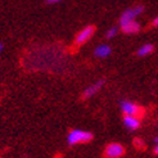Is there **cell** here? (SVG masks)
I'll list each match as a JSON object with an SVG mask.
<instances>
[{
  "mask_svg": "<svg viewBox=\"0 0 158 158\" xmlns=\"http://www.w3.org/2000/svg\"><path fill=\"white\" fill-rule=\"evenodd\" d=\"M110 52L112 50H110V48L108 45L102 44V45H99L95 48V50H94V55H95L97 58H106L110 54Z\"/></svg>",
  "mask_w": 158,
  "mask_h": 158,
  "instance_id": "obj_9",
  "label": "cell"
},
{
  "mask_svg": "<svg viewBox=\"0 0 158 158\" xmlns=\"http://www.w3.org/2000/svg\"><path fill=\"white\" fill-rule=\"evenodd\" d=\"M123 125L129 130H136L140 126V120L138 116H125L123 117Z\"/></svg>",
  "mask_w": 158,
  "mask_h": 158,
  "instance_id": "obj_7",
  "label": "cell"
},
{
  "mask_svg": "<svg viewBox=\"0 0 158 158\" xmlns=\"http://www.w3.org/2000/svg\"><path fill=\"white\" fill-rule=\"evenodd\" d=\"M60 0H48V3H58Z\"/></svg>",
  "mask_w": 158,
  "mask_h": 158,
  "instance_id": "obj_15",
  "label": "cell"
},
{
  "mask_svg": "<svg viewBox=\"0 0 158 158\" xmlns=\"http://www.w3.org/2000/svg\"><path fill=\"white\" fill-rule=\"evenodd\" d=\"M125 154V148L120 143H110L107 145L104 156L106 158H121Z\"/></svg>",
  "mask_w": 158,
  "mask_h": 158,
  "instance_id": "obj_5",
  "label": "cell"
},
{
  "mask_svg": "<svg viewBox=\"0 0 158 158\" xmlns=\"http://www.w3.org/2000/svg\"><path fill=\"white\" fill-rule=\"evenodd\" d=\"M121 30L125 34H136L140 31V25L134 19V21L126 22V23H123V25H121Z\"/></svg>",
  "mask_w": 158,
  "mask_h": 158,
  "instance_id": "obj_8",
  "label": "cell"
},
{
  "mask_svg": "<svg viewBox=\"0 0 158 158\" xmlns=\"http://www.w3.org/2000/svg\"><path fill=\"white\" fill-rule=\"evenodd\" d=\"M117 31H118V28L114 26V27H110L108 31H107V39H112V37H114L116 35H117Z\"/></svg>",
  "mask_w": 158,
  "mask_h": 158,
  "instance_id": "obj_11",
  "label": "cell"
},
{
  "mask_svg": "<svg viewBox=\"0 0 158 158\" xmlns=\"http://www.w3.org/2000/svg\"><path fill=\"white\" fill-rule=\"evenodd\" d=\"M94 32H95V27L94 26H86L84 27L80 32H78L75 37V44L78 46V45H82L85 43H88L91 36L94 35Z\"/></svg>",
  "mask_w": 158,
  "mask_h": 158,
  "instance_id": "obj_4",
  "label": "cell"
},
{
  "mask_svg": "<svg viewBox=\"0 0 158 158\" xmlns=\"http://www.w3.org/2000/svg\"><path fill=\"white\" fill-rule=\"evenodd\" d=\"M143 12H144V6L143 5H136L134 8H129V9H126L120 17V25H123V23L130 22V21H134L139 14H141Z\"/></svg>",
  "mask_w": 158,
  "mask_h": 158,
  "instance_id": "obj_2",
  "label": "cell"
},
{
  "mask_svg": "<svg viewBox=\"0 0 158 158\" xmlns=\"http://www.w3.org/2000/svg\"><path fill=\"white\" fill-rule=\"evenodd\" d=\"M134 144H135V145H138V148H143V147H144L143 141H141L140 139H135V140H134Z\"/></svg>",
  "mask_w": 158,
  "mask_h": 158,
  "instance_id": "obj_12",
  "label": "cell"
},
{
  "mask_svg": "<svg viewBox=\"0 0 158 158\" xmlns=\"http://www.w3.org/2000/svg\"><path fill=\"white\" fill-rule=\"evenodd\" d=\"M2 49H3V45H2V44H0V52H2Z\"/></svg>",
  "mask_w": 158,
  "mask_h": 158,
  "instance_id": "obj_16",
  "label": "cell"
},
{
  "mask_svg": "<svg viewBox=\"0 0 158 158\" xmlns=\"http://www.w3.org/2000/svg\"><path fill=\"white\" fill-rule=\"evenodd\" d=\"M153 50H154V46L152 44H144L138 49V55L139 57H145V55L151 54Z\"/></svg>",
  "mask_w": 158,
  "mask_h": 158,
  "instance_id": "obj_10",
  "label": "cell"
},
{
  "mask_svg": "<svg viewBox=\"0 0 158 158\" xmlns=\"http://www.w3.org/2000/svg\"><path fill=\"white\" fill-rule=\"evenodd\" d=\"M154 153L158 154V136L156 138V147H154Z\"/></svg>",
  "mask_w": 158,
  "mask_h": 158,
  "instance_id": "obj_13",
  "label": "cell"
},
{
  "mask_svg": "<svg viewBox=\"0 0 158 158\" xmlns=\"http://www.w3.org/2000/svg\"><path fill=\"white\" fill-rule=\"evenodd\" d=\"M104 85V80H98L97 82H94L93 85H90L89 88H86L84 94H82V98L84 99H89L91 98L93 95H95V94L102 89V86Z\"/></svg>",
  "mask_w": 158,
  "mask_h": 158,
  "instance_id": "obj_6",
  "label": "cell"
},
{
  "mask_svg": "<svg viewBox=\"0 0 158 158\" xmlns=\"http://www.w3.org/2000/svg\"><path fill=\"white\" fill-rule=\"evenodd\" d=\"M91 139H93V134L91 132L75 129V130H72V131L68 134L67 143H68V145H76V144L89 143Z\"/></svg>",
  "mask_w": 158,
  "mask_h": 158,
  "instance_id": "obj_1",
  "label": "cell"
},
{
  "mask_svg": "<svg viewBox=\"0 0 158 158\" xmlns=\"http://www.w3.org/2000/svg\"><path fill=\"white\" fill-rule=\"evenodd\" d=\"M152 25L153 26H156V27H158V15H157V17L153 19V22H152Z\"/></svg>",
  "mask_w": 158,
  "mask_h": 158,
  "instance_id": "obj_14",
  "label": "cell"
},
{
  "mask_svg": "<svg viewBox=\"0 0 158 158\" xmlns=\"http://www.w3.org/2000/svg\"><path fill=\"white\" fill-rule=\"evenodd\" d=\"M121 110L125 116H140L143 113V109L140 108V106L130 100L121 102Z\"/></svg>",
  "mask_w": 158,
  "mask_h": 158,
  "instance_id": "obj_3",
  "label": "cell"
}]
</instances>
